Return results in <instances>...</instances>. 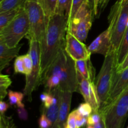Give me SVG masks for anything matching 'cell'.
Instances as JSON below:
<instances>
[{
  "mask_svg": "<svg viewBox=\"0 0 128 128\" xmlns=\"http://www.w3.org/2000/svg\"><path fill=\"white\" fill-rule=\"evenodd\" d=\"M68 16L54 14L48 21L46 30L40 44L41 74L42 76L64 47Z\"/></svg>",
  "mask_w": 128,
  "mask_h": 128,
  "instance_id": "obj_1",
  "label": "cell"
},
{
  "mask_svg": "<svg viewBox=\"0 0 128 128\" xmlns=\"http://www.w3.org/2000/svg\"><path fill=\"white\" fill-rule=\"evenodd\" d=\"M52 75H56L60 78V84L58 87L61 91L79 92L75 61L66 53L64 47L61 49L56 60L44 74L42 82L44 79Z\"/></svg>",
  "mask_w": 128,
  "mask_h": 128,
  "instance_id": "obj_2",
  "label": "cell"
},
{
  "mask_svg": "<svg viewBox=\"0 0 128 128\" xmlns=\"http://www.w3.org/2000/svg\"><path fill=\"white\" fill-rule=\"evenodd\" d=\"M118 66L117 51L112 48L104 56L103 64L95 83L96 92L101 105L100 109L108 103L110 92Z\"/></svg>",
  "mask_w": 128,
  "mask_h": 128,
  "instance_id": "obj_3",
  "label": "cell"
},
{
  "mask_svg": "<svg viewBox=\"0 0 128 128\" xmlns=\"http://www.w3.org/2000/svg\"><path fill=\"white\" fill-rule=\"evenodd\" d=\"M109 27L111 44L118 51L128 26V0L117 1L111 7L108 16Z\"/></svg>",
  "mask_w": 128,
  "mask_h": 128,
  "instance_id": "obj_4",
  "label": "cell"
},
{
  "mask_svg": "<svg viewBox=\"0 0 128 128\" xmlns=\"http://www.w3.org/2000/svg\"><path fill=\"white\" fill-rule=\"evenodd\" d=\"M100 111L106 128H124L128 117V88Z\"/></svg>",
  "mask_w": 128,
  "mask_h": 128,
  "instance_id": "obj_5",
  "label": "cell"
},
{
  "mask_svg": "<svg viewBox=\"0 0 128 128\" xmlns=\"http://www.w3.org/2000/svg\"><path fill=\"white\" fill-rule=\"evenodd\" d=\"M29 30L28 16L23 6L12 21L2 30H0V41L6 43L10 48L16 47L19 45L22 38L27 36Z\"/></svg>",
  "mask_w": 128,
  "mask_h": 128,
  "instance_id": "obj_6",
  "label": "cell"
},
{
  "mask_svg": "<svg viewBox=\"0 0 128 128\" xmlns=\"http://www.w3.org/2000/svg\"><path fill=\"white\" fill-rule=\"evenodd\" d=\"M25 10L28 13L30 30L26 38L40 42L44 35L49 18L46 17L42 7L38 2L26 1Z\"/></svg>",
  "mask_w": 128,
  "mask_h": 128,
  "instance_id": "obj_7",
  "label": "cell"
},
{
  "mask_svg": "<svg viewBox=\"0 0 128 128\" xmlns=\"http://www.w3.org/2000/svg\"><path fill=\"white\" fill-rule=\"evenodd\" d=\"M93 15V9L86 0L78 9L74 16L68 21L67 31L80 41L84 42L92 26Z\"/></svg>",
  "mask_w": 128,
  "mask_h": 128,
  "instance_id": "obj_8",
  "label": "cell"
},
{
  "mask_svg": "<svg viewBox=\"0 0 128 128\" xmlns=\"http://www.w3.org/2000/svg\"><path fill=\"white\" fill-rule=\"evenodd\" d=\"M30 48L28 52L30 54L32 61V69L31 74L26 76V84L23 93L30 101H31L32 94L40 84L42 83L41 59H40V42L35 40H30Z\"/></svg>",
  "mask_w": 128,
  "mask_h": 128,
  "instance_id": "obj_9",
  "label": "cell"
},
{
  "mask_svg": "<svg viewBox=\"0 0 128 128\" xmlns=\"http://www.w3.org/2000/svg\"><path fill=\"white\" fill-rule=\"evenodd\" d=\"M64 50L66 53L74 60H90L91 52L88 47L70 32H66Z\"/></svg>",
  "mask_w": 128,
  "mask_h": 128,
  "instance_id": "obj_10",
  "label": "cell"
},
{
  "mask_svg": "<svg viewBox=\"0 0 128 128\" xmlns=\"http://www.w3.org/2000/svg\"><path fill=\"white\" fill-rule=\"evenodd\" d=\"M79 92L82 94L85 102L92 106L93 111H99L101 108L94 82L83 78H78Z\"/></svg>",
  "mask_w": 128,
  "mask_h": 128,
  "instance_id": "obj_11",
  "label": "cell"
},
{
  "mask_svg": "<svg viewBox=\"0 0 128 128\" xmlns=\"http://www.w3.org/2000/svg\"><path fill=\"white\" fill-rule=\"evenodd\" d=\"M112 48H113L111 44L110 33L108 29L101 32L88 46V50L91 54H100L104 56H106Z\"/></svg>",
  "mask_w": 128,
  "mask_h": 128,
  "instance_id": "obj_12",
  "label": "cell"
},
{
  "mask_svg": "<svg viewBox=\"0 0 128 128\" xmlns=\"http://www.w3.org/2000/svg\"><path fill=\"white\" fill-rule=\"evenodd\" d=\"M73 92L70 91H62L61 101L59 110L58 118L56 123L51 128H64L70 114L71 99Z\"/></svg>",
  "mask_w": 128,
  "mask_h": 128,
  "instance_id": "obj_13",
  "label": "cell"
},
{
  "mask_svg": "<svg viewBox=\"0 0 128 128\" xmlns=\"http://www.w3.org/2000/svg\"><path fill=\"white\" fill-rule=\"evenodd\" d=\"M50 91L52 92L53 95V102L48 108H45L41 107V113H43L46 115V117L48 118L51 123L52 124V126L56 123L58 118L62 91L60 90L59 87H56Z\"/></svg>",
  "mask_w": 128,
  "mask_h": 128,
  "instance_id": "obj_14",
  "label": "cell"
},
{
  "mask_svg": "<svg viewBox=\"0 0 128 128\" xmlns=\"http://www.w3.org/2000/svg\"><path fill=\"white\" fill-rule=\"evenodd\" d=\"M128 88V67L115 74L113 84L110 92L108 102L120 96Z\"/></svg>",
  "mask_w": 128,
  "mask_h": 128,
  "instance_id": "obj_15",
  "label": "cell"
},
{
  "mask_svg": "<svg viewBox=\"0 0 128 128\" xmlns=\"http://www.w3.org/2000/svg\"><path fill=\"white\" fill-rule=\"evenodd\" d=\"M21 46L22 45L19 44L16 47L10 48L0 41V71L7 67L12 59L18 57Z\"/></svg>",
  "mask_w": 128,
  "mask_h": 128,
  "instance_id": "obj_16",
  "label": "cell"
},
{
  "mask_svg": "<svg viewBox=\"0 0 128 128\" xmlns=\"http://www.w3.org/2000/svg\"><path fill=\"white\" fill-rule=\"evenodd\" d=\"M74 61L75 67L77 72V77H82L94 82L95 71L90 59L78 60Z\"/></svg>",
  "mask_w": 128,
  "mask_h": 128,
  "instance_id": "obj_17",
  "label": "cell"
},
{
  "mask_svg": "<svg viewBox=\"0 0 128 128\" xmlns=\"http://www.w3.org/2000/svg\"><path fill=\"white\" fill-rule=\"evenodd\" d=\"M128 53V22L126 30L123 35L120 47L117 51L118 63V66L122 63Z\"/></svg>",
  "mask_w": 128,
  "mask_h": 128,
  "instance_id": "obj_18",
  "label": "cell"
},
{
  "mask_svg": "<svg viewBox=\"0 0 128 128\" xmlns=\"http://www.w3.org/2000/svg\"><path fill=\"white\" fill-rule=\"evenodd\" d=\"M21 8L12 9L0 12V30H2L3 28L7 26L16 18V16L18 14Z\"/></svg>",
  "mask_w": 128,
  "mask_h": 128,
  "instance_id": "obj_19",
  "label": "cell"
},
{
  "mask_svg": "<svg viewBox=\"0 0 128 128\" xmlns=\"http://www.w3.org/2000/svg\"><path fill=\"white\" fill-rule=\"evenodd\" d=\"M26 0H2L0 1V12L23 7Z\"/></svg>",
  "mask_w": 128,
  "mask_h": 128,
  "instance_id": "obj_20",
  "label": "cell"
},
{
  "mask_svg": "<svg viewBox=\"0 0 128 128\" xmlns=\"http://www.w3.org/2000/svg\"><path fill=\"white\" fill-rule=\"evenodd\" d=\"M58 0H39L38 2L42 7L45 15L50 18L55 14Z\"/></svg>",
  "mask_w": 128,
  "mask_h": 128,
  "instance_id": "obj_21",
  "label": "cell"
},
{
  "mask_svg": "<svg viewBox=\"0 0 128 128\" xmlns=\"http://www.w3.org/2000/svg\"><path fill=\"white\" fill-rule=\"evenodd\" d=\"M9 104L11 106L16 105L17 107H24V104L22 102V100L24 94L18 91H13L10 90L8 92Z\"/></svg>",
  "mask_w": 128,
  "mask_h": 128,
  "instance_id": "obj_22",
  "label": "cell"
},
{
  "mask_svg": "<svg viewBox=\"0 0 128 128\" xmlns=\"http://www.w3.org/2000/svg\"><path fill=\"white\" fill-rule=\"evenodd\" d=\"M11 79L9 75L0 74V100L2 101L8 94L7 90L11 84Z\"/></svg>",
  "mask_w": 128,
  "mask_h": 128,
  "instance_id": "obj_23",
  "label": "cell"
},
{
  "mask_svg": "<svg viewBox=\"0 0 128 128\" xmlns=\"http://www.w3.org/2000/svg\"><path fill=\"white\" fill-rule=\"evenodd\" d=\"M72 0H58L55 14L69 16Z\"/></svg>",
  "mask_w": 128,
  "mask_h": 128,
  "instance_id": "obj_24",
  "label": "cell"
},
{
  "mask_svg": "<svg viewBox=\"0 0 128 128\" xmlns=\"http://www.w3.org/2000/svg\"><path fill=\"white\" fill-rule=\"evenodd\" d=\"M42 83L44 84L46 91H50L56 87H58L60 84V78L56 75H52L42 81Z\"/></svg>",
  "mask_w": 128,
  "mask_h": 128,
  "instance_id": "obj_25",
  "label": "cell"
},
{
  "mask_svg": "<svg viewBox=\"0 0 128 128\" xmlns=\"http://www.w3.org/2000/svg\"><path fill=\"white\" fill-rule=\"evenodd\" d=\"M76 110L80 115L86 118H88L93 112V109H92V106L86 102L80 104V105Z\"/></svg>",
  "mask_w": 128,
  "mask_h": 128,
  "instance_id": "obj_26",
  "label": "cell"
},
{
  "mask_svg": "<svg viewBox=\"0 0 128 128\" xmlns=\"http://www.w3.org/2000/svg\"><path fill=\"white\" fill-rule=\"evenodd\" d=\"M0 128H17L11 117L5 114L0 116Z\"/></svg>",
  "mask_w": 128,
  "mask_h": 128,
  "instance_id": "obj_27",
  "label": "cell"
},
{
  "mask_svg": "<svg viewBox=\"0 0 128 128\" xmlns=\"http://www.w3.org/2000/svg\"><path fill=\"white\" fill-rule=\"evenodd\" d=\"M14 70L15 73H21L26 74V70L24 65L22 56H18L16 58L14 62Z\"/></svg>",
  "mask_w": 128,
  "mask_h": 128,
  "instance_id": "obj_28",
  "label": "cell"
},
{
  "mask_svg": "<svg viewBox=\"0 0 128 128\" xmlns=\"http://www.w3.org/2000/svg\"><path fill=\"white\" fill-rule=\"evenodd\" d=\"M102 119V115H101L100 111H93L91 114L87 118V125H91L94 126L97 123H98Z\"/></svg>",
  "mask_w": 128,
  "mask_h": 128,
  "instance_id": "obj_29",
  "label": "cell"
},
{
  "mask_svg": "<svg viewBox=\"0 0 128 128\" xmlns=\"http://www.w3.org/2000/svg\"><path fill=\"white\" fill-rule=\"evenodd\" d=\"M22 59H23L24 65V68L26 70V76H28L31 74L32 69V61L31 56L29 52L24 55H22Z\"/></svg>",
  "mask_w": 128,
  "mask_h": 128,
  "instance_id": "obj_30",
  "label": "cell"
},
{
  "mask_svg": "<svg viewBox=\"0 0 128 128\" xmlns=\"http://www.w3.org/2000/svg\"><path fill=\"white\" fill-rule=\"evenodd\" d=\"M85 1L86 0H72L71 10H70V12L68 16V21L71 20L74 16L78 9Z\"/></svg>",
  "mask_w": 128,
  "mask_h": 128,
  "instance_id": "obj_31",
  "label": "cell"
},
{
  "mask_svg": "<svg viewBox=\"0 0 128 128\" xmlns=\"http://www.w3.org/2000/svg\"><path fill=\"white\" fill-rule=\"evenodd\" d=\"M39 128H51L52 124L48 120L46 115L43 113H41V116L40 117L38 121Z\"/></svg>",
  "mask_w": 128,
  "mask_h": 128,
  "instance_id": "obj_32",
  "label": "cell"
},
{
  "mask_svg": "<svg viewBox=\"0 0 128 128\" xmlns=\"http://www.w3.org/2000/svg\"><path fill=\"white\" fill-rule=\"evenodd\" d=\"M86 124H87V118L80 115L77 111V116H76V128H81Z\"/></svg>",
  "mask_w": 128,
  "mask_h": 128,
  "instance_id": "obj_33",
  "label": "cell"
},
{
  "mask_svg": "<svg viewBox=\"0 0 128 128\" xmlns=\"http://www.w3.org/2000/svg\"><path fill=\"white\" fill-rule=\"evenodd\" d=\"M18 114L19 118L21 120L26 121L28 120V114L27 111L25 109V107H18Z\"/></svg>",
  "mask_w": 128,
  "mask_h": 128,
  "instance_id": "obj_34",
  "label": "cell"
},
{
  "mask_svg": "<svg viewBox=\"0 0 128 128\" xmlns=\"http://www.w3.org/2000/svg\"><path fill=\"white\" fill-rule=\"evenodd\" d=\"M128 67V53L127 56H126L125 59L124 60V61H122V63L120 64L117 68V70H116V72H120V71H122L124 69H126V68Z\"/></svg>",
  "mask_w": 128,
  "mask_h": 128,
  "instance_id": "obj_35",
  "label": "cell"
},
{
  "mask_svg": "<svg viewBox=\"0 0 128 128\" xmlns=\"http://www.w3.org/2000/svg\"><path fill=\"white\" fill-rule=\"evenodd\" d=\"M10 104H8L7 102L5 101H1L0 102V112H1V114H4L5 112L9 108Z\"/></svg>",
  "mask_w": 128,
  "mask_h": 128,
  "instance_id": "obj_36",
  "label": "cell"
},
{
  "mask_svg": "<svg viewBox=\"0 0 128 128\" xmlns=\"http://www.w3.org/2000/svg\"><path fill=\"white\" fill-rule=\"evenodd\" d=\"M101 1H102V0H94V16H97L98 14L99 9H100V6Z\"/></svg>",
  "mask_w": 128,
  "mask_h": 128,
  "instance_id": "obj_37",
  "label": "cell"
},
{
  "mask_svg": "<svg viewBox=\"0 0 128 128\" xmlns=\"http://www.w3.org/2000/svg\"><path fill=\"white\" fill-rule=\"evenodd\" d=\"M110 1V0H102L101 4H100L99 11H102V10H104V9L106 8V6H108V4Z\"/></svg>",
  "mask_w": 128,
  "mask_h": 128,
  "instance_id": "obj_38",
  "label": "cell"
},
{
  "mask_svg": "<svg viewBox=\"0 0 128 128\" xmlns=\"http://www.w3.org/2000/svg\"><path fill=\"white\" fill-rule=\"evenodd\" d=\"M94 128H106V125H105L104 123V121L103 118H102V116L101 121H100L98 123L95 124L94 126Z\"/></svg>",
  "mask_w": 128,
  "mask_h": 128,
  "instance_id": "obj_39",
  "label": "cell"
},
{
  "mask_svg": "<svg viewBox=\"0 0 128 128\" xmlns=\"http://www.w3.org/2000/svg\"><path fill=\"white\" fill-rule=\"evenodd\" d=\"M88 2H89L90 5L91 6V7L93 9L94 8V0H87Z\"/></svg>",
  "mask_w": 128,
  "mask_h": 128,
  "instance_id": "obj_40",
  "label": "cell"
},
{
  "mask_svg": "<svg viewBox=\"0 0 128 128\" xmlns=\"http://www.w3.org/2000/svg\"><path fill=\"white\" fill-rule=\"evenodd\" d=\"M85 128H94V126H91V125H87L86 124V126Z\"/></svg>",
  "mask_w": 128,
  "mask_h": 128,
  "instance_id": "obj_41",
  "label": "cell"
},
{
  "mask_svg": "<svg viewBox=\"0 0 128 128\" xmlns=\"http://www.w3.org/2000/svg\"><path fill=\"white\" fill-rule=\"evenodd\" d=\"M26 1H36V2H38L39 0H26Z\"/></svg>",
  "mask_w": 128,
  "mask_h": 128,
  "instance_id": "obj_42",
  "label": "cell"
},
{
  "mask_svg": "<svg viewBox=\"0 0 128 128\" xmlns=\"http://www.w3.org/2000/svg\"><path fill=\"white\" fill-rule=\"evenodd\" d=\"M117 1H121V0H117Z\"/></svg>",
  "mask_w": 128,
  "mask_h": 128,
  "instance_id": "obj_43",
  "label": "cell"
},
{
  "mask_svg": "<svg viewBox=\"0 0 128 128\" xmlns=\"http://www.w3.org/2000/svg\"><path fill=\"white\" fill-rule=\"evenodd\" d=\"M2 1V0H0V1Z\"/></svg>",
  "mask_w": 128,
  "mask_h": 128,
  "instance_id": "obj_44",
  "label": "cell"
},
{
  "mask_svg": "<svg viewBox=\"0 0 128 128\" xmlns=\"http://www.w3.org/2000/svg\"><path fill=\"white\" fill-rule=\"evenodd\" d=\"M127 128H128V127H127Z\"/></svg>",
  "mask_w": 128,
  "mask_h": 128,
  "instance_id": "obj_45",
  "label": "cell"
}]
</instances>
